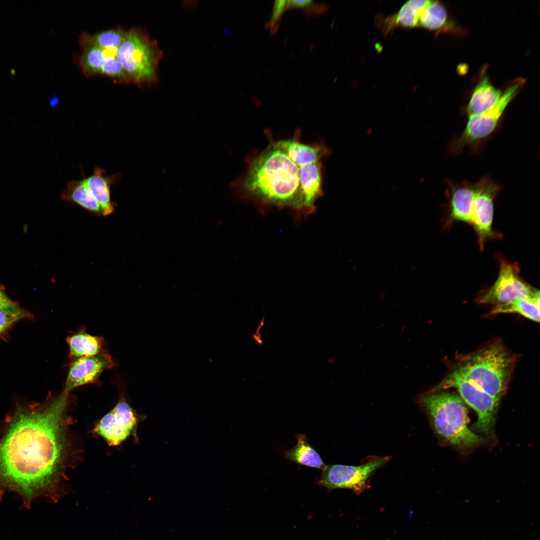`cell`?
I'll return each instance as SVG.
<instances>
[{
  "instance_id": "8fae6325",
  "label": "cell",
  "mask_w": 540,
  "mask_h": 540,
  "mask_svg": "<svg viewBox=\"0 0 540 540\" xmlns=\"http://www.w3.org/2000/svg\"><path fill=\"white\" fill-rule=\"evenodd\" d=\"M138 419L123 398L96 425L94 431L110 446H116L135 432Z\"/></svg>"
},
{
  "instance_id": "7c38bea8",
  "label": "cell",
  "mask_w": 540,
  "mask_h": 540,
  "mask_svg": "<svg viewBox=\"0 0 540 540\" xmlns=\"http://www.w3.org/2000/svg\"><path fill=\"white\" fill-rule=\"evenodd\" d=\"M446 191L447 208L443 220V228L448 231L458 222L470 225L472 204L476 192L475 182L464 180L460 183L450 182Z\"/></svg>"
},
{
  "instance_id": "3957f363",
  "label": "cell",
  "mask_w": 540,
  "mask_h": 540,
  "mask_svg": "<svg viewBox=\"0 0 540 540\" xmlns=\"http://www.w3.org/2000/svg\"><path fill=\"white\" fill-rule=\"evenodd\" d=\"M418 402L427 414L436 436L444 444L466 452L488 440L468 428V408L458 394L432 389L420 396Z\"/></svg>"
},
{
  "instance_id": "7402d4cb",
  "label": "cell",
  "mask_w": 540,
  "mask_h": 540,
  "mask_svg": "<svg viewBox=\"0 0 540 540\" xmlns=\"http://www.w3.org/2000/svg\"><path fill=\"white\" fill-rule=\"evenodd\" d=\"M491 314L515 313L536 322L540 321V296L519 299L494 306Z\"/></svg>"
},
{
  "instance_id": "e0dca14e",
  "label": "cell",
  "mask_w": 540,
  "mask_h": 540,
  "mask_svg": "<svg viewBox=\"0 0 540 540\" xmlns=\"http://www.w3.org/2000/svg\"><path fill=\"white\" fill-rule=\"evenodd\" d=\"M274 144L298 166L320 162L328 152L324 148L304 144L295 140H280Z\"/></svg>"
},
{
  "instance_id": "4dcf8cb0",
  "label": "cell",
  "mask_w": 540,
  "mask_h": 540,
  "mask_svg": "<svg viewBox=\"0 0 540 540\" xmlns=\"http://www.w3.org/2000/svg\"><path fill=\"white\" fill-rule=\"evenodd\" d=\"M313 2L312 0H288L286 4V8H307L310 6Z\"/></svg>"
},
{
  "instance_id": "9a60e30c",
  "label": "cell",
  "mask_w": 540,
  "mask_h": 540,
  "mask_svg": "<svg viewBox=\"0 0 540 540\" xmlns=\"http://www.w3.org/2000/svg\"><path fill=\"white\" fill-rule=\"evenodd\" d=\"M299 184L304 208H312L322 193V172L320 162L300 166Z\"/></svg>"
},
{
  "instance_id": "d6986e66",
  "label": "cell",
  "mask_w": 540,
  "mask_h": 540,
  "mask_svg": "<svg viewBox=\"0 0 540 540\" xmlns=\"http://www.w3.org/2000/svg\"><path fill=\"white\" fill-rule=\"evenodd\" d=\"M487 78H483L475 88L466 108L468 116L486 112L492 108L502 96Z\"/></svg>"
},
{
  "instance_id": "6da1fadb",
  "label": "cell",
  "mask_w": 540,
  "mask_h": 540,
  "mask_svg": "<svg viewBox=\"0 0 540 540\" xmlns=\"http://www.w3.org/2000/svg\"><path fill=\"white\" fill-rule=\"evenodd\" d=\"M68 393L64 391L45 404L15 412L0 440V486L28 500L61 497Z\"/></svg>"
},
{
  "instance_id": "30bf717a",
  "label": "cell",
  "mask_w": 540,
  "mask_h": 540,
  "mask_svg": "<svg viewBox=\"0 0 540 540\" xmlns=\"http://www.w3.org/2000/svg\"><path fill=\"white\" fill-rule=\"evenodd\" d=\"M475 184L470 225L476 234L479 248L482 251L488 240L502 237L492 229L494 201L500 187L488 176L481 178Z\"/></svg>"
},
{
  "instance_id": "f1b7e54d",
  "label": "cell",
  "mask_w": 540,
  "mask_h": 540,
  "mask_svg": "<svg viewBox=\"0 0 540 540\" xmlns=\"http://www.w3.org/2000/svg\"><path fill=\"white\" fill-rule=\"evenodd\" d=\"M18 306L17 304L8 298L4 288L0 285V310L12 309Z\"/></svg>"
},
{
  "instance_id": "5b68a950",
  "label": "cell",
  "mask_w": 540,
  "mask_h": 540,
  "mask_svg": "<svg viewBox=\"0 0 540 540\" xmlns=\"http://www.w3.org/2000/svg\"><path fill=\"white\" fill-rule=\"evenodd\" d=\"M162 52L156 40L142 28L126 31L125 38L118 48L116 58L123 66L130 84L150 86L158 81V68Z\"/></svg>"
},
{
  "instance_id": "8992f818",
  "label": "cell",
  "mask_w": 540,
  "mask_h": 540,
  "mask_svg": "<svg viewBox=\"0 0 540 540\" xmlns=\"http://www.w3.org/2000/svg\"><path fill=\"white\" fill-rule=\"evenodd\" d=\"M524 84V80L519 79L506 88L500 99L490 110L482 114L468 116L462 132L452 138L448 145V152L456 155L466 148H474L478 146L496 131L506 107L518 94Z\"/></svg>"
},
{
  "instance_id": "4fadbf2b",
  "label": "cell",
  "mask_w": 540,
  "mask_h": 540,
  "mask_svg": "<svg viewBox=\"0 0 540 540\" xmlns=\"http://www.w3.org/2000/svg\"><path fill=\"white\" fill-rule=\"evenodd\" d=\"M114 365L112 356L106 352L72 360L69 364L64 391L69 392L78 386L95 383L104 370Z\"/></svg>"
},
{
  "instance_id": "52a82bcc",
  "label": "cell",
  "mask_w": 540,
  "mask_h": 540,
  "mask_svg": "<svg viewBox=\"0 0 540 540\" xmlns=\"http://www.w3.org/2000/svg\"><path fill=\"white\" fill-rule=\"evenodd\" d=\"M450 388L456 389L465 404L476 412L478 418L472 429L487 438H494L496 414L500 400L484 392L455 369L432 389Z\"/></svg>"
},
{
  "instance_id": "cb8c5ba5",
  "label": "cell",
  "mask_w": 540,
  "mask_h": 540,
  "mask_svg": "<svg viewBox=\"0 0 540 540\" xmlns=\"http://www.w3.org/2000/svg\"><path fill=\"white\" fill-rule=\"evenodd\" d=\"M447 10L438 1L430 0L420 16L418 26L430 30L439 31L448 24Z\"/></svg>"
},
{
  "instance_id": "2e32d148",
  "label": "cell",
  "mask_w": 540,
  "mask_h": 540,
  "mask_svg": "<svg viewBox=\"0 0 540 540\" xmlns=\"http://www.w3.org/2000/svg\"><path fill=\"white\" fill-rule=\"evenodd\" d=\"M70 350V362L76 359L94 356L106 352L102 337L91 335L84 330L66 338Z\"/></svg>"
},
{
  "instance_id": "d6a6232c",
  "label": "cell",
  "mask_w": 540,
  "mask_h": 540,
  "mask_svg": "<svg viewBox=\"0 0 540 540\" xmlns=\"http://www.w3.org/2000/svg\"><path fill=\"white\" fill-rule=\"evenodd\" d=\"M58 102V99L57 97L56 96H54V97L52 98L50 100V104L52 106H56Z\"/></svg>"
},
{
  "instance_id": "9c48e42d",
  "label": "cell",
  "mask_w": 540,
  "mask_h": 540,
  "mask_svg": "<svg viewBox=\"0 0 540 540\" xmlns=\"http://www.w3.org/2000/svg\"><path fill=\"white\" fill-rule=\"evenodd\" d=\"M390 459L389 456H372L358 466L339 464L326 466L322 470L317 483L328 491L346 488L358 494L368 488L372 474Z\"/></svg>"
},
{
  "instance_id": "83f0119b",
  "label": "cell",
  "mask_w": 540,
  "mask_h": 540,
  "mask_svg": "<svg viewBox=\"0 0 540 540\" xmlns=\"http://www.w3.org/2000/svg\"><path fill=\"white\" fill-rule=\"evenodd\" d=\"M288 0H276L268 27L272 32H276L278 27V22L282 13L286 8Z\"/></svg>"
},
{
  "instance_id": "603a6c76",
  "label": "cell",
  "mask_w": 540,
  "mask_h": 540,
  "mask_svg": "<svg viewBox=\"0 0 540 540\" xmlns=\"http://www.w3.org/2000/svg\"><path fill=\"white\" fill-rule=\"evenodd\" d=\"M126 31L118 26L90 35L84 32L80 36L82 45H93L102 49L118 48L124 42Z\"/></svg>"
},
{
  "instance_id": "ac0fdd59",
  "label": "cell",
  "mask_w": 540,
  "mask_h": 540,
  "mask_svg": "<svg viewBox=\"0 0 540 540\" xmlns=\"http://www.w3.org/2000/svg\"><path fill=\"white\" fill-rule=\"evenodd\" d=\"M430 0H410L404 3L394 14L387 17L383 23V30L389 32L396 26L407 28L418 26L421 12Z\"/></svg>"
},
{
  "instance_id": "f546056e",
  "label": "cell",
  "mask_w": 540,
  "mask_h": 540,
  "mask_svg": "<svg viewBox=\"0 0 540 540\" xmlns=\"http://www.w3.org/2000/svg\"><path fill=\"white\" fill-rule=\"evenodd\" d=\"M306 12L308 14H320L323 13L326 8L322 4H312L306 8Z\"/></svg>"
},
{
  "instance_id": "44dd1931",
  "label": "cell",
  "mask_w": 540,
  "mask_h": 540,
  "mask_svg": "<svg viewBox=\"0 0 540 540\" xmlns=\"http://www.w3.org/2000/svg\"><path fill=\"white\" fill-rule=\"evenodd\" d=\"M296 445L284 452V458L298 464L323 470L326 464L320 456L309 443L304 433L297 434Z\"/></svg>"
},
{
  "instance_id": "484cf974",
  "label": "cell",
  "mask_w": 540,
  "mask_h": 540,
  "mask_svg": "<svg viewBox=\"0 0 540 540\" xmlns=\"http://www.w3.org/2000/svg\"><path fill=\"white\" fill-rule=\"evenodd\" d=\"M100 74L112 78L116 84H130L128 74L116 57L105 58Z\"/></svg>"
},
{
  "instance_id": "d4e9b609",
  "label": "cell",
  "mask_w": 540,
  "mask_h": 540,
  "mask_svg": "<svg viewBox=\"0 0 540 540\" xmlns=\"http://www.w3.org/2000/svg\"><path fill=\"white\" fill-rule=\"evenodd\" d=\"M82 52L78 64L84 74L87 77L100 74L105 60L102 48L93 45H82Z\"/></svg>"
},
{
  "instance_id": "277c9868",
  "label": "cell",
  "mask_w": 540,
  "mask_h": 540,
  "mask_svg": "<svg viewBox=\"0 0 540 540\" xmlns=\"http://www.w3.org/2000/svg\"><path fill=\"white\" fill-rule=\"evenodd\" d=\"M516 356L500 340L460 359L454 368L493 397L506 392Z\"/></svg>"
},
{
  "instance_id": "7a4b0ae2",
  "label": "cell",
  "mask_w": 540,
  "mask_h": 540,
  "mask_svg": "<svg viewBox=\"0 0 540 540\" xmlns=\"http://www.w3.org/2000/svg\"><path fill=\"white\" fill-rule=\"evenodd\" d=\"M300 166L272 144L249 164L244 174L230 186L236 195L276 205L304 208Z\"/></svg>"
},
{
  "instance_id": "ba28073f",
  "label": "cell",
  "mask_w": 540,
  "mask_h": 540,
  "mask_svg": "<svg viewBox=\"0 0 540 540\" xmlns=\"http://www.w3.org/2000/svg\"><path fill=\"white\" fill-rule=\"evenodd\" d=\"M498 274L495 282L481 291L476 298L480 304L494 306L506 304L524 298L540 296L539 290L526 282L520 276L517 262H512L498 256Z\"/></svg>"
},
{
  "instance_id": "4316f807",
  "label": "cell",
  "mask_w": 540,
  "mask_h": 540,
  "mask_svg": "<svg viewBox=\"0 0 540 540\" xmlns=\"http://www.w3.org/2000/svg\"><path fill=\"white\" fill-rule=\"evenodd\" d=\"M26 316V312L19 306L10 310H0V333Z\"/></svg>"
},
{
  "instance_id": "5bb4252c",
  "label": "cell",
  "mask_w": 540,
  "mask_h": 540,
  "mask_svg": "<svg viewBox=\"0 0 540 540\" xmlns=\"http://www.w3.org/2000/svg\"><path fill=\"white\" fill-rule=\"evenodd\" d=\"M105 174L104 170L96 167L92 175L84 178L88 189L100 206L103 216H108L115 211L116 204L112 200L110 188L120 176L118 174L106 176Z\"/></svg>"
},
{
  "instance_id": "ffe728a7",
  "label": "cell",
  "mask_w": 540,
  "mask_h": 540,
  "mask_svg": "<svg viewBox=\"0 0 540 540\" xmlns=\"http://www.w3.org/2000/svg\"><path fill=\"white\" fill-rule=\"evenodd\" d=\"M61 199L76 204L96 216H103L100 206L88 189L84 178L69 182L62 194Z\"/></svg>"
},
{
  "instance_id": "1f68e13d",
  "label": "cell",
  "mask_w": 540,
  "mask_h": 540,
  "mask_svg": "<svg viewBox=\"0 0 540 540\" xmlns=\"http://www.w3.org/2000/svg\"><path fill=\"white\" fill-rule=\"evenodd\" d=\"M264 324V320H260L259 324L258 325L256 329L255 334H253V338L254 339V340L256 341V343L258 344H262V340L260 338L261 336L260 334V330Z\"/></svg>"
}]
</instances>
